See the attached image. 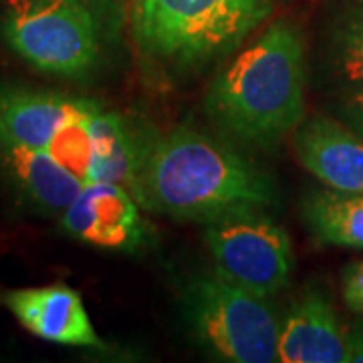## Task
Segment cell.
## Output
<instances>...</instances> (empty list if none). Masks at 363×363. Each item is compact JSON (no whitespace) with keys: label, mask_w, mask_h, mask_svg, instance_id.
<instances>
[{"label":"cell","mask_w":363,"mask_h":363,"mask_svg":"<svg viewBox=\"0 0 363 363\" xmlns=\"http://www.w3.org/2000/svg\"><path fill=\"white\" fill-rule=\"evenodd\" d=\"M301 214L307 230L321 245L363 250V194L333 188L311 190Z\"/></svg>","instance_id":"obj_14"},{"label":"cell","mask_w":363,"mask_h":363,"mask_svg":"<svg viewBox=\"0 0 363 363\" xmlns=\"http://www.w3.org/2000/svg\"><path fill=\"white\" fill-rule=\"evenodd\" d=\"M91 138L93 157L87 182H111L131 192L142 168L147 143L140 142V138L119 113L105 111L101 105L91 117Z\"/></svg>","instance_id":"obj_13"},{"label":"cell","mask_w":363,"mask_h":363,"mask_svg":"<svg viewBox=\"0 0 363 363\" xmlns=\"http://www.w3.org/2000/svg\"><path fill=\"white\" fill-rule=\"evenodd\" d=\"M142 210L128 188L111 182H87L61 214V228L83 245L135 255L154 240Z\"/></svg>","instance_id":"obj_7"},{"label":"cell","mask_w":363,"mask_h":363,"mask_svg":"<svg viewBox=\"0 0 363 363\" xmlns=\"http://www.w3.org/2000/svg\"><path fill=\"white\" fill-rule=\"evenodd\" d=\"M0 37L28 65L83 79L101 57V23L89 0H2Z\"/></svg>","instance_id":"obj_5"},{"label":"cell","mask_w":363,"mask_h":363,"mask_svg":"<svg viewBox=\"0 0 363 363\" xmlns=\"http://www.w3.org/2000/svg\"><path fill=\"white\" fill-rule=\"evenodd\" d=\"M0 301L28 333L43 341L71 347H104L83 298L65 283L11 289L2 293Z\"/></svg>","instance_id":"obj_8"},{"label":"cell","mask_w":363,"mask_h":363,"mask_svg":"<svg viewBox=\"0 0 363 363\" xmlns=\"http://www.w3.org/2000/svg\"><path fill=\"white\" fill-rule=\"evenodd\" d=\"M359 2H362V4H363V0H359Z\"/></svg>","instance_id":"obj_20"},{"label":"cell","mask_w":363,"mask_h":363,"mask_svg":"<svg viewBox=\"0 0 363 363\" xmlns=\"http://www.w3.org/2000/svg\"><path fill=\"white\" fill-rule=\"evenodd\" d=\"M331 57L339 77L353 89H363V9L350 11L331 37Z\"/></svg>","instance_id":"obj_16"},{"label":"cell","mask_w":363,"mask_h":363,"mask_svg":"<svg viewBox=\"0 0 363 363\" xmlns=\"http://www.w3.org/2000/svg\"><path fill=\"white\" fill-rule=\"evenodd\" d=\"M343 298L351 311L363 315V260L343 269Z\"/></svg>","instance_id":"obj_17"},{"label":"cell","mask_w":363,"mask_h":363,"mask_svg":"<svg viewBox=\"0 0 363 363\" xmlns=\"http://www.w3.org/2000/svg\"><path fill=\"white\" fill-rule=\"evenodd\" d=\"M204 242L216 272L260 297L277 295L291 283L295 271L291 236L264 210L210 222Z\"/></svg>","instance_id":"obj_6"},{"label":"cell","mask_w":363,"mask_h":363,"mask_svg":"<svg viewBox=\"0 0 363 363\" xmlns=\"http://www.w3.org/2000/svg\"><path fill=\"white\" fill-rule=\"evenodd\" d=\"M347 362L363 363V323L347 331Z\"/></svg>","instance_id":"obj_19"},{"label":"cell","mask_w":363,"mask_h":363,"mask_svg":"<svg viewBox=\"0 0 363 363\" xmlns=\"http://www.w3.org/2000/svg\"><path fill=\"white\" fill-rule=\"evenodd\" d=\"M293 145L303 168L327 188L363 194V138L329 117H311L295 130Z\"/></svg>","instance_id":"obj_9"},{"label":"cell","mask_w":363,"mask_h":363,"mask_svg":"<svg viewBox=\"0 0 363 363\" xmlns=\"http://www.w3.org/2000/svg\"><path fill=\"white\" fill-rule=\"evenodd\" d=\"M131 196L145 212L206 226L271 208L279 188L234 145L180 128L147 143Z\"/></svg>","instance_id":"obj_1"},{"label":"cell","mask_w":363,"mask_h":363,"mask_svg":"<svg viewBox=\"0 0 363 363\" xmlns=\"http://www.w3.org/2000/svg\"><path fill=\"white\" fill-rule=\"evenodd\" d=\"M182 315L196 343L220 362H277L281 323L267 297L220 272L194 277L184 286Z\"/></svg>","instance_id":"obj_4"},{"label":"cell","mask_w":363,"mask_h":363,"mask_svg":"<svg viewBox=\"0 0 363 363\" xmlns=\"http://www.w3.org/2000/svg\"><path fill=\"white\" fill-rule=\"evenodd\" d=\"M345 117L351 128L363 138V89L351 91L350 99L345 104Z\"/></svg>","instance_id":"obj_18"},{"label":"cell","mask_w":363,"mask_h":363,"mask_svg":"<svg viewBox=\"0 0 363 363\" xmlns=\"http://www.w3.org/2000/svg\"><path fill=\"white\" fill-rule=\"evenodd\" d=\"M305 40L291 21H274L214 77L208 117L236 142L272 150L305 121Z\"/></svg>","instance_id":"obj_2"},{"label":"cell","mask_w":363,"mask_h":363,"mask_svg":"<svg viewBox=\"0 0 363 363\" xmlns=\"http://www.w3.org/2000/svg\"><path fill=\"white\" fill-rule=\"evenodd\" d=\"M85 99L59 91L0 87V135L30 147L47 150L52 133L81 109Z\"/></svg>","instance_id":"obj_12"},{"label":"cell","mask_w":363,"mask_h":363,"mask_svg":"<svg viewBox=\"0 0 363 363\" xmlns=\"http://www.w3.org/2000/svg\"><path fill=\"white\" fill-rule=\"evenodd\" d=\"M0 168L18 194L43 214H63L85 182L57 164L47 150L0 135Z\"/></svg>","instance_id":"obj_11"},{"label":"cell","mask_w":363,"mask_h":363,"mask_svg":"<svg viewBox=\"0 0 363 363\" xmlns=\"http://www.w3.org/2000/svg\"><path fill=\"white\" fill-rule=\"evenodd\" d=\"M272 9L274 0H138L133 30L152 63L194 73L228 57Z\"/></svg>","instance_id":"obj_3"},{"label":"cell","mask_w":363,"mask_h":363,"mask_svg":"<svg viewBox=\"0 0 363 363\" xmlns=\"http://www.w3.org/2000/svg\"><path fill=\"white\" fill-rule=\"evenodd\" d=\"M277 362H347V331L341 327L337 313L323 293L309 291L293 305L281 323Z\"/></svg>","instance_id":"obj_10"},{"label":"cell","mask_w":363,"mask_h":363,"mask_svg":"<svg viewBox=\"0 0 363 363\" xmlns=\"http://www.w3.org/2000/svg\"><path fill=\"white\" fill-rule=\"evenodd\" d=\"M99 104L85 99L81 109L67 119L59 130L52 133L47 152L61 164L67 172H71L81 182L89 180L91 157H93V138H91V117Z\"/></svg>","instance_id":"obj_15"}]
</instances>
